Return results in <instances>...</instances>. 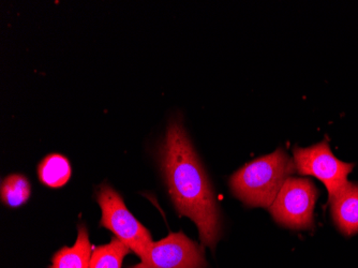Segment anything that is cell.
I'll return each instance as SVG.
<instances>
[{
	"mask_svg": "<svg viewBox=\"0 0 358 268\" xmlns=\"http://www.w3.org/2000/svg\"><path fill=\"white\" fill-rule=\"evenodd\" d=\"M129 251L130 249L122 241L112 239L110 244L92 251L90 268H122V260Z\"/></svg>",
	"mask_w": 358,
	"mask_h": 268,
	"instance_id": "11",
	"label": "cell"
},
{
	"mask_svg": "<svg viewBox=\"0 0 358 268\" xmlns=\"http://www.w3.org/2000/svg\"><path fill=\"white\" fill-rule=\"evenodd\" d=\"M317 187L309 179L289 177L269 211L275 223L293 230L313 229Z\"/></svg>",
	"mask_w": 358,
	"mask_h": 268,
	"instance_id": "4",
	"label": "cell"
},
{
	"mask_svg": "<svg viewBox=\"0 0 358 268\" xmlns=\"http://www.w3.org/2000/svg\"><path fill=\"white\" fill-rule=\"evenodd\" d=\"M40 181L51 188H60L71 177V165L69 160L62 155H48L38 167Z\"/></svg>",
	"mask_w": 358,
	"mask_h": 268,
	"instance_id": "9",
	"label": "cell"
},
{
	"mask_svg": "<svg viewBox=\"0 0 358 268\" xmlns=\"http://www.w3.org/2000/svg\"><path fill=\"white\" fill-rule=\"evenodd\" d=\"M160 162L177 211L196 225L202 245L215 249L221 223L214 190L179 120L169 125L160 147Z\"/></svg>",
	"mask_w": 358,
	"mask_h": 268,
	"instance_id": "1",
	"label": "cell"
},
{
	"mask_svg": "<svg viewBox=\"0 0 358 268\" xmlns=\"http://www.w3.org/2000/svg\"><path fill=\"white\" fill-rule=\"evenodd\" d=\"M334 223L345 237L358 233V185L348 183L329 199Z\"/></svg>",
	"mask_w": 358,
	"mask_h": 268,
	"instance_id": "7",
	"label": "cell"
},
{
	"mask_svg": "<svg viewBox=\"0 0 358 268\" xmlns=\"http://www.w3.org/2000/svg\"><path fill=\"white\" fill-rule=\"evenodd\" d=\"M92 255L87 229L85 225H80L73 247H64L57 251L52 260L51 268H90Z\"/></svg>",
	"mask_w": 358,
	"mask_h": 268,
	"instance_id": "8",
	"label": "cell"
},
{
	"mask_svg": "<svg viewBox=\"0 0 358 268\" xmlns=\"http://www.w3.org/2000/svg\"><path fill=\"white\" fill-rule=\"evenodd\" d=\"M293 154L297 172L319 178L327 186L329 199L349 183L348 175L353 170L354 164L336 158L327 141L307 148L295 147Z\"/></svg>",
	"mask_w": 358,
	"mask_h": 268,
	"instance_id": "5",
	"label": "cell"
},
{
	"mask_svg": "<svg viewBox=\"0 0 358 268\" xmlns=\"http://www.w3.org/2000/svg\"><path fill=\"white\" fill-rule=\"evenodd\" d=\"M31 195L29 181L21 174L6 177L1 183V201L11 209H17L27 203Z\"/></svg>",
	"mask_w": 358,
	"mask_h": 268,
	"instance_id": "10",
	"label": "cell"
},
{
	"mask_svg": "<svg viewBox=\"0 0 358 268\" xmlns=\"http://www.w3.org/2000/svg\"><path fill=\"white\" fill-rule=\"evenodd\" d=\"M205 264L203 247L179 232L154 243L148 257L130 268H204Z\"/></svg>",
	"mask_w": 358,
	"mask_h": 268,
	"instance_id": "6",
	"label": "cell"
},
{
	"mask_svg": "<svg viewBox=\"0 0 358 268\" xmlns=\"http://www.w3.org/2000/svg\"><path fill=\"white\" fill-rule=\"evenodd\" d=\"M295 171L294 160L278 148L239 169L230 178L231 189L248 206L269 209L283 183Z\"/></svg>",
	"mask_w": 358,
	"mask_h": 268,
	"instance_id": "2",
	"label": "cell"
},
{
	"mask_svg": "<svg viewBox=\"0 0 358 268\" xmlns=\"http://www.w3.org/2000/svg\"><path fill=\"white\" fill-rule=\"evenodd\" d=\"M96 201L102 211L100 225L115 234L120 241L144 261L154 246L150 231L129 211L120 193L106 183L100 187Z\"/></svg>",
	"mask_w": 358,
	"mask_h": 268,
	"instance_id": "3",
	"label": "cell"
}]
</instances>
